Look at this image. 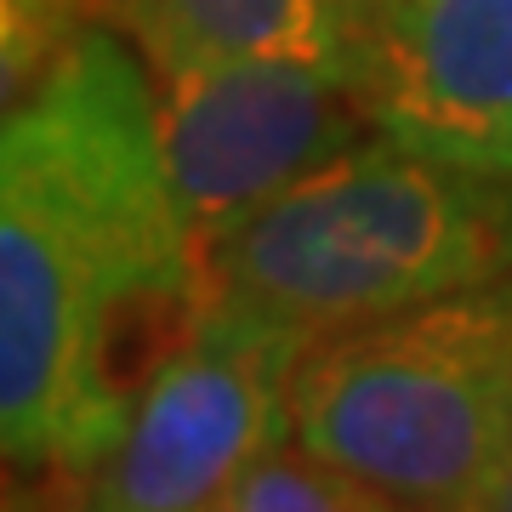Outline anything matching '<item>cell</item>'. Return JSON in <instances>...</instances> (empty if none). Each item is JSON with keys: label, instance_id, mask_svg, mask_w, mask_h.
<instances>
[{"label": "cell", "instance_id": "6", "mask_svg": "<svg viewBox=\"0 0 512 512\" xmlns=\"http://www.w3.org/2000/svg\"><path fill=\"white\" fill-rule=\"evenodd\" d=\"M353 92L376 137L512 177V0H387Z\"/></svg>", "mask_w": 512, "mask_h": 512}, {"label": "cell", "instance_id": "1", "mask_svg": "<svg viewBox=\"0 0 512 512\" xmlns=\"http://www.w3.org/2000/svg\"><path fill=\"white\" fill-rule=\"evenodd\" d=\"M205 308L154 74L92 18L0 114V461L103 467Z\"/></svg>", "mask_w": 512, "mask_h": 512}, {"label": "cell", "instance_id": "10", "mask_svg": "<svg viewBox=\"0 0 512 512\" xmlns=\"http://www.w3.org/2000/svg\"><path fill=\"white\" fill-rule=\"evenodd\" d=\"M348 6H353V12H359V23H365V18H370V12H382L387 0H348Z\"/></svg>", "mask_w": 512, "mask_h": 512}, {"label": "cell", "instance_id": "11", "mask_svg": "<svg viewBox=\"0 0 512 512\" xmlns=\"http://www.w3.org/2000/svg\"><path fill=\"white\" fill-rule=\"evenodd\" d=\"M86 512H109V507H97V501H92V490H86Z\"/></svg>", "mask_w": 512, "mask_h": 512}, {"label": "cell", "instance_id": "7", "mask_svg": "<svg viewBox=\"0 0 512 512\" xmlns=\"http://www.w3.org/2000/svg\"><path fill=\"white\" fill-rule=\"evenodd\" d=\"M97 23L126 35L154 74L205 63H308L353 86L365 23L348 0H86Z\"/></svg>", "mask_w": 512, "mask_h": 512}, {"label": "cell", "instance_id": "4", "mask_svg": "<svg viewBox=\"0 0 512 512\" xmlns=\"http://www.w3.org/2000/svg\"><path fill=\"white\" fill-rule=\"evenodd\" d=\"M319 336L211 296L200 330L154 376L126 439L86 473L109 512H211L262 450L291 439L296 376Z\"/></svg>", "mask_w": 512, "mask_h": 512}, {"label": "cell", "instance_id": "8", "mask_svg": "<svg viewBox=\"0 0 512 512\" xmlns=\"http://www.w3.org/2000/svg\"><path fill=\"white\" fill-rule=\"evenodd\" d=\"M211 512H421L353 467L313 456L302 444H274L217 495Z\"/></svg>", "mask_w": 512, "mask_h": 512}, {"label": "cell", "instance_id": "2", "mask_svg": "<svg viewBox=\"0 0 512 512\" xmlns=\"http://www.w3.org/2000/svg\"><path fill=\"white\" fill-rule=\"evenodd\" d=\"M512 268V177L376 137L308 171L200 251L205 291L330 330L439 302Z\"/></svg>", "mask_w": 512, "mask_h": 512}, {"label": "cell", "instance_id": "3", "mask_svg": "<svg viewBox=\"0 0 512 512\" xmlns=\"http://www.w3.org/2000/svg\"><path fill=\"white\" fill-rule=\"evenodd\" d=\"M291 439L421 512H456L512 444V268L319 336Z\"/></svg>", "mask_w": 512, "mask_h": 512}, {"label": "cell", "instance_id": "9", "mask_svg": "<svg viewBox=\"0 0 512 512\" xmlns=\"http://www.w3.org/2000/svg\"><path fill=\"white\" fill-rule=\"evenodd\" d=\"M456 512H512V444L495 456V467L478 478Z\"/></svg>", "mask_w": 512, "mask_h": 512}, {"label": "cell", "instance_id": "5", "mask_svg": "<svg viewBox=\"0 0 512 512\" xmlns=\"http://www.w3.org/2000/svg\"><path fill=\"white\" fill-rule=\"evenodd\" d=\"M154 131L188 239L205 251L308 171L365 143L370 114L342 74L251 57L154 74Z\"/></svg>", "mask_w": 512, "mask_h": 512}]
</instances>
